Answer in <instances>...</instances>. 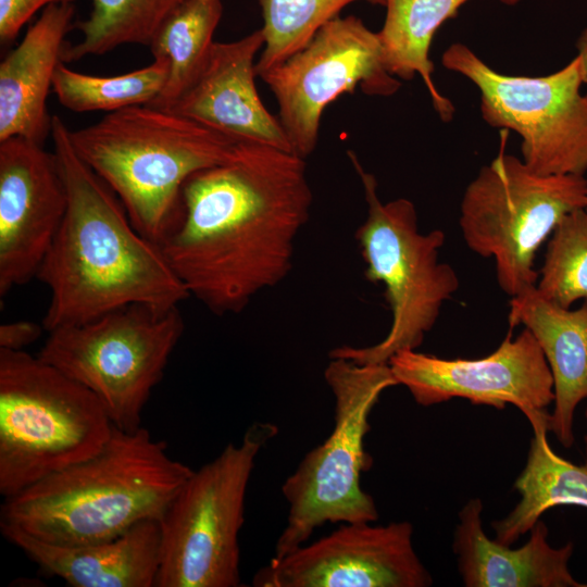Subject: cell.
Here are the masks:
<instances>
[{"label":"cell","instance_id":"cell-6","mask_svg":"<svg viewBox=\"0 0 587 587\" xmlns=\"http://www.w3.org/2000/svg\"><path fill=\"white\" fill-rule=\"evenodd\" d=\"M348 157L367 204L366 218L354 235L365 263L364 275L384 286L391 323L379 342L367 347L339 346L328 355L357 364H386L398 351L422 345L460 282L451 265L439 262L445 233H422L416 208L407 198L383 202L374 175L363 168L354 152L348 151Z\"/></svg>","mask_w":587,"mask_h":587},{"label":"cell","instance_id":"cell-9","mask_svg":"<svg viewBox=\"0 0 587 587\" xmlns=\"http://www.w3.org/2000/svg\"><path fill=\"white\" fill-rule=\"evenodd\" d=\"M483 166L467 185L460 204V228L466 246L492 258L499 287L514 297L536 286L537 250L567 213L586 208L585 175H541L504 151Z\"/></svg>","mask_w":587,"mask_h":587},{"label":"cell","instance_id":"cell-7","mask_svg":"<svg viewBox=\"0 0 587 587\" xmlns=\"http://www.w3.org/2000/svg\"><path fill=\"white\" fill-rule=\"evenodd\" d=\"M329 360L324 378L334 396V427L282 485L288 515L274 558L304 545L325 523H374L378 519L373 497L360 484L361 474L373 464L364 439L380 395L398 383L388 363Z\"/></svg>","mask_w":587,"mask_h":587},{"label":"cell","instance_id":"cell-8","mask_svg":"<svg viewBox=\"0 0 587 587\" xmlns=\"http://www.w3.org/2000/svg\"><path fill=\"white\" fill-rule=\"evenodd\" d=\"M268 422L250 425L240 444L193 471L161 519L155 587H238L239 533L255 459L277 434Z\"/></svg>","mask_w":587,"mask_h":587},{"label":"cell","instance_id":"cell-2","mask_svg":"<svg viewBox=\"0 0 587 587\" xmlns=\"http://www.w3.org/2000/svg\"><path fill=\"white\" fill-rule=\"evenodd\" d=\"M52 116L53 152L67 208L36 278L51 292L48 333L141 303L171 309L190 297L160 247L140 234L113 190L78 157Z\"/></svg>","mask_w":587,"mask_h":587},{"label":"cell","instance_id":"cell-30","mask_svg":"<svg viewBox=\"0 0 587 587\" xmlns=\"http://www.w3.org/2000/svg\"><path fill=\"white\" fill-rule=\"evenodd\" d=\"M577 57L580 60L584 83L587 84V28H585L576 41Z\"/></svg>","mask_w":587,"mask_h":587},{"label":"cell","instance_id":"cell-14","mask_svg":"<svg viewBox=\"0 0 587 587\" xmlns=\"http://www.w3.org/2000/svg\"><path fill=\"white\" fill-rule=\"evenodd\" d=\"M408 521L342 523L329 535L272 560L255 587H427L430 573L415 552Z\"/></svg>","mask_w":587,"mask_h":587},{"label":"cell","instance_id":"cell-10","mask_svg":"<svg viewBox=\"0 0 587 587\" xmlns=\"http://www.w3.org/2000/svg\"><path fill=\"white\" fill-rule=\"evenodd\" d=\"M183 332L178 307L134 303L49 332L38 358L91 390L113 425L133 432Z\"/></svg>","mask_w":587,"mask_h":587},{"label":"cell","instance_id":"cell-13","mask_svg":"<svg viewBox=\"0 0 587 587\" xmlns=\"http://www.w3.org/2000/svg\"><path fill=\"white\" fill-rule=\"evenodd\" d=\"M388 365L398 385L404 386L420 405L454 398L497 410L512 404L532 427L549 425L547 409L554 400L553 379L540 346L526 328L516 337L510 329L499 347L483 358L444 359L403 349L389 359Z\"/></svg>","mask_w":587,"mask_h":587},{"label":"cell","instance_id":"cell-11","mask_svg":"<svg viewBox=\"0 0 587 587\" xmlns=\"http://www.w3.org/2000/svg\"><path fill=\"white\" fill-rule=\"evenodd\" d=\"M442 65L471 80L490 126L521 138L524 163L541 175L587 172V92L580 60L544 76L509 75L484 62L461 42L449 46Z\"/></svg>","mask_w":587,"mask_h":587},{"label":"cell","instance_id":"cell-18","mask_svg":"<svg viewBox=\"0 0 587 587\" xmlns=\"http://www.w3.org/2000/svg\"><path fill=\"white\" fill-rule=\"evenodd\" d=\"M73 3L43 9L0 64V141L22 137L40 145L51 136L47 99L72 27Z\"/></svg>","mask_w":587,"mask_h":587},{"label":"cell","instance_id":"cell-34","mask_svg":"<svg viewBox=\"0 0 587 587\" xmlns=\"http://www.w3.org/2000/svg\"><path fill=\"white\" fill-rule=\"evenodd\" d=\"M585 209L587 210V205H586V208H585Z\"/></svg>","mask_w":587,"mask_h":587},{"label":"cell","instance_id":"cell-33","mask_svg":"<svg viewBox=\"0 0 587 587\" xmlns=\"http://www.w3.org/2000/svg\"><path fill=\"white\" fill-rule=\"evenodd\" d=\"M585 587H587V584H585Z\"/></svg>","mask_w":587,"mask_h":587},{"label":"cell","instance_id":"cell-17","mask_svg":"<svg viewBox=\"0 0 587 587\" xmlns=\"http://www.w3.org/2000/svg\"><path fill=\"white\" fill-rule=\"evenodd\" d=\"M483 502L470 499L459 512L452 549L466 587H585L569 570L573 542L555 548L539 520L529 539L510 548L489 538L482 524Z\"/></svg>","mask_w":587,"mask_h":587},{"label":"cell","instance_id":"cell-23","mask_svg":"<svg viewBox=\"0 0 587 587\" xmlns=\"http://www.w3.org/2000/svg\"><path fill=\"white\" fill-rule=\"evenodd\" d=\"M222 14V0H184L165 20L149 48L154 59L167 61V78L148 105L168 110L192 85L209 58Z\"/></svg>","mask_w":587,"mask_h":587},{"label":"cell","instance_id":"cell-15","mask_svg":"<svg viewBox=\"0 0 587 587\" xmlns=\"http://www.w3.org/2000/svg\"><path fill=\"white\" fill-rule=\"evenodd\" d=\"M67 208L54 152L11 137L0 141V296L36 277Z\"/></svg>","mask_w":587,"mask_h":587},{"label":"cell","instance_id":"cell-26","mask_svg":"<svg viewBox=\"0 0 587 587\" xmlns=\"http://www.w3.org/2000/svg\"><path fill=\"white\" fill-rule=\"evenodd\" d=\"M355 1L385 7V0H259L264 46L255 63L257 75L305 47L322 26Z\"/></svg>","mask_w":587,"mask_h":587},{"label":"cell","instance_id":"cell-21","mask_svg":"<svg viewBox=\"0 0 587 587\" xmlns=\"http://www.w3.org/2000/svg\"><path fill=\"white\" fill-rule=\"evenodd\" d=\"M532 429L526 464L514 483L520 501L505 517L491 522L495 539L508 546L528 533L553 507L587 509V465H576L552 450L547 438L548 424Z\"/></svg>","mask_w":587,"mask_h":587},{"label":"cell","instance_id":"cell-12","mask_svg":"<svg viewBox=\"0 0 587 587\" xmlns=\"http://www.w3.org/2000/svg\"><path fill=\"white\" fill-rule=\"evenodd\" d=\"M259 77L277 100L292 152L303 159L317 145L324 110L339 96L359 87L387 97L400 88L385 67L377 33L353 15L330 20L305 47Z\"/></svg>","mask_w":587,"mask_h":587},{"label":"cell","instance_id":"cell-4","mask_svg":"<svg viewBox=\"0 0 587 587\" xmlns=\"http://www.w3.org/2000/svg\"><path fill=\"white\" fill-rule=\"evenodd\" d=\"M78 157L113 190L136 229L159 243L196 172L227 160L238 141L170 110L135 105L70 130Z\"/></svg>","mask_w":587,"mask_h":587},{"label":"cell","instance_id":"cell-31","mask_svg":"<svg viewBox=\"0 0 587 587\" xmlns=\"http://www.w3.org/2000/svg\"><path fill=\"white\" fill-rule=\"evenodd\" d=\"M585 419H586V422H587V407H586V410H585ZM584 440H585V464L587 465V434H586Z\"/></svg>","mask_w":587,"mask_h":587},{"label":"cell","instance_id":"cell-5","mask_svg":"<svg viewBox=\"0 0 587 587\" xmlns=\"http://www.w3.org/2000/svg\"><path fill=\"white\" fill-rule=\"evenodd\" d=\"M113 423L84 385L24 350L0 348V494L12 497L96 454Z\"/></svg>","mask_w":587,"mask_h":587},{"label":"cell","instance_id":"cell-29","mask_svg":"<svg viewBox=\"0 0 587 587\" xmlns=\"http://www.w3.org/2000/svg\"><path fill=\"white\" fill-rule=\"evenodd\" d=\"M45 330L43 325L33 321L21 320L0 325V348L21 351L35 342Z\"/></svg>","mask_w":587,"mask_h":587},{"label":"cell","instance_id":"cell-16","mask_svg":"<svg viewBox=\"0 0 587 587\" xmlns=\"http://www.w3.org/2000/svg\"><path fill=\"white\" fill-rule=\"evenodd\" d=\"M264 46L262 29L230 42H214L192 85L168 109L232 136L292 152L277 117L261 101L254 59Z\"/></svg>","mask_w":587,"mask_h":587},{"label":"cell","instance_id":"cell-27","mask_svg":"<svg viewBox=\"0 0 587 587\" xmlns=\"http://www.w3.org/2000/svg\"><path fill=\"white\" fill-rule=\"evenodd\" d=\"M540 276L539 292L551 302L571 308L587 300V210L567 213L550 235Z\"/></svg>","mask_w":587,"mask_h":587},{"label":"cell","instance_id":"cell-3","mask_svg":"<svg viewBox=\"0 0 587 587\" xmlns=\"http://www.w3.org/2000/svg\"><path fill=\"white\" fill-rule=\"evenodd\" d=\"M192 473L143 426L113 425L96 454L5 498L0 524L62 546L111 540L142 521L160 522Z\"/></svg>","mask_w":587,"mask_h":587},{"label":"cell","instance_id":"cell-25","mask_svg":"<svg viewBox=\"0 0 587 587\" xmlns=\"http://www.w3.org/2000/svg\"><path fill=\"white\" fill-rule=\"evenodd\" d=\"M168 72L167 61L153 59L148 66L114 76L76 72L61 62L53 77L52 91L59 102L74 112H114L153 102L162 91Z\"/></svg>","mask_w":587,"mask_h":587},{"label":"cell","instance_id":"cell-32","mask_svg":"<svg viewBox=\"0 0 587 587\" xmlns=\"http://www.w3.org/2000/svg\"><path fill=\"white\" fill-rule=\"evenodd\" d=\"M500 2H502L503 4H507V5H515L517 4L521 0H499Z\"/></svg>","mask_w":587,"mask_h":587},{"label":"cell","instance_id":"cell-28","mask_svg":"<svg viewBox=\"0 0 587 587\" xmlns=\"http://www.w3.org/2000/svg\"><path fill=\"white\" fill-rule=\"evenodd\" d=\"M75 0H0V41L9 43L21 28L38 12L55 3H73Z\"/></svg>","mask_w":587,"mask_h":587},{"label":"cell","instance_id":"cell-19","mask_svg":"<svg viewBox=\"0 0 587 587\" xmlns=\"http://www.w3.org/2000/svg\"><path fill=\"white\" fill-rule=\"evenodd\" d=\"M5 539L47 574L72 587H155L161 529L157 520L142 521L123 535L82 546H62L0 524Z\"/></svg>","mask_w":587,"mask_h":587},{"label":"cell","instance_id":"cell-24","mask_svg":"<svg viewBox=\"0 0 587 587\" xmlns=\"http://www.w3.org/2000/svg\"><path fill=\"white\" fill-rule=\"evenodd\" d=\"M184 0H91L88 17L77 24L82 37L64 45L62 62L102 55L123 45L150 46L158 30Z\"/></svg>","mask_w":587,"mask_h":587},{"label":"cell","instance_id":"cell-1","mask_svg":"<svg viewBox=\"0 0 587 587\" xmlns=\"http://www.w3.org/2000/svg\"><path fill=\"white\" fill-rule=\"evenodd\" d=\"M312 202L303 158L240 140L185 182L158 246L190 296L216 315L238 314L292 270Z\"/></svg>","mask_w":587,"mask_h":587},{"label":"cell","instance_id":"cell-22","mask_svg":"<svg viewBox=\"0 0 587 587\" xmlns=\"http://www.w3.org/2000/svg\"><path fill=\"white\" fill-rule=\"evenodd\" d=\"M470 0H385L386 17L377 32L387 71L397 78H422L440 118H452L454 107L433 79L429 49L436 32Z\"/></svg>","mask_w":587,"mask_h":587},{"label":"cell","instance_id":"cell-20","mask_svg":"<svg viewBox=\"0 0 587 587\" xmlns=\"http://www.w3.org/2000/svg\"><path fill=\"white\" fill-rule=\"evenodd\" d=\"M508 320L511 328L528 329L542 350L554 392L549 428L570 448L576 408L587 399V300L574 310L562 308L530 286L512 297Z\"/></svg>","mask_w":587,"mask_h":587}]
</instances>
